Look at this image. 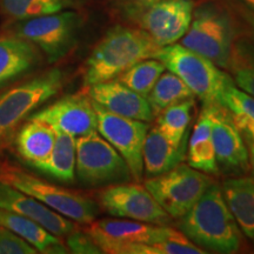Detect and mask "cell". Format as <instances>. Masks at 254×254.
<instances>
[{
    "mask_svg": "<svg viewBox=\"0 0 254 254\" xmlns=\"http://www.w3.org/2000/svg\"><path fill=\"white\" fill-rule=\"evenodd\" d=\"M234 84L254 97V40L234 41L228 68Z\"/></svg>",
    "mask_w": 254,
    "mask_h": 254,
    "instance_id": "obj_29",
    "label": "cell"
},
{
    "mask_svg": "<svg viewBox=\"0 0 254 254\" xmlns=\"http://www.w3.org/2000/svg\"><path fill=\"white\" fill-rule=\"evenodd\" d=\"M187 99H194L189 86L172 72H164L147 95L153 116L157 117L165 109Z\"/></svg>",
    "mask_w": 254,
    "mask_h": 254,
    "instance_id": "obj_26",
    "label": "cell"
},
{
    "mask_svg": "<svg viewBox=\"0 0 254 254\" xmlns=\"http://www.w3.org/2000/svg\"><path fill=\"white\" fill-rule=\"evenodd\" d=\"M75 150L77 177L85 185H116L132 179L126 161L99 132L78 136Z\"/></svg>",
    "mask_w": 254,
    "mask_h": 254,
    "instance_id": "obj_8",
    "label": "cell"
},
{
    "mask_svg": "<svg viewBox=\"0 0 254 254\" xmlns=\"http://www.w3.org/2000/svg\"><path fill=\"white\" fill-rule=\"evenodd\" d=\"M154 58L182 79L204 106L220 105L222 92L233 80L213 62L182 44L161 47Z\"/></svg>",
    "mask_w": 254,
    "mask_h": 254,
    "instance_id": "obj_3",
    "label": "cell"
},
{
    "mask_svg": "<svg viewBox=\"0 0 254 254\" xmlns=\"http://www.w3.org/2000/svg\"><path fill=\"white\" fill-rule=\"evenodd\" d=\"M160 49L140 28L116 25L98 41L85 62V86L118 78L134 64L154 58Z\"/></svg>",
    "mask_w": 254,
    "mask_h": 254,
    "instance_id": "obj_2",
    "label": "cell"
},
{
    "mask_svg": "<svg viewBox=\"0 0 254 254\" xmlns=\"http://www.w3.org/2000/svg\"><path fill=\"white\" fill-rule=\"evenodd\" d=\"M93 105L97 113V131L124 158L131 171L132 179L135 183H141L144 180L142 148L150 129L148 123L117 116L94 101Z\"/></svg>",
    "mask_w": 254,
    "mask_h": 254,
    "instance_id": "obj_11",
    "label": "cell"
},
{
    "mask_svg": "<svg viewBox=\"0 0 254 254\" xmlns=\"http://www.w3.org/2000/svg\"><path fill=\"white\" fill-rule=\"evenodd\" d=\"M185 151V142L179 146L174 145L157 127H152L146 134L142 148L144 173L150 178L167 172L183 163Z\"/></svg>",
    "mask_w": 254,
    "mask_h": 254,
    "instance_id": "obj_19",
    "label": "cell"
},
{
    "mask_svg": "<svg viewBox=\"0 0 254 254\" xmlns=\"http://www.w3.org/2000/svg\"><path fill=\"white\" fill-rule=\"evenodd\" d=\"M187 160L190 167L206 174H218L219 166L213 142L212 120L207 107H204L190 138Z\"/></svg>",
    "mask_w": 254,
    "mask_h": 254,
    "instance_id": "obj_23",
    "label": "cell"
},
{
    "mask_svg": "<svg viewBox=\"0 0 254 254\" xmlns=\"http://www.w3.org/2000/svg\"><path fill=\"white\" fill-rule=\"evenodd\" d=\"M38 251L12 231L0 226V254H36Z\"/></svg>",
    "mask_w": 254,
    "mask_h": 254,
    "instance_id": "obj_31",
    "label": "cell"
},
{
    "mask_svg": "<svg viewBox=\"0 0 254 254\" xmlns=\"http://www.w3.org/2000/svg\"><path fill=\"white\" fill-rule=\"evenodd\" d=\"M114 1L117 2V5L120 6V8H122L124 13H125V12L145 7V6L152 5L154 4V2L161 1V0H114Z\"/></svg>",
    "mask_w": 254,
    "mask_h": 254,
    "instance_id": "obj_33",
    "label": "cell"
},
{
    "mask_svg": "<svg viewBox=\"0 0 254 254\" xmlns=\"http://www.w3.org/2000/svg\"><path fill=\"white\" fill-rule=\"evenodd\" d=\"M178 226L192 243L207 252L231 254L240 250V228L226 205L221 189L214 183L179 219Z\"/></svg>",
    "mask_w": 254,
    "mask_h": 254,
    "instance_id": "obj_1",
    "label": "cell"
},
{
    "mask_svg": "<svg viewBox=\"0 0 254 254\" xmlns=\"http://www.w3.org/2000/svg\"><path fill=\"white\" fill-rule=\"evenodd\" d=\"M207 107L212 120V142H213L218 165L230 171L250 168L249 150L243 135L238 131L227 111L220 105Z\"/></svg>",
    "mask_w": 254,
    "mask_h": 254,
    "instance_id": "obj_15",
    "label": "cell"
},
{
    "mask_svg": "<svg viewBox=\"0 0 254 254\" xmlns=\"http://www.w3.org/2000/svg\"><path fill=\"white\" fill-rule=\"evenodd\" d=\"M87 94L95 104L117 116L146 123L154 118L147 98L127 87L118 79L87 86Z\"/></svg>",
    "mask_w": 254,
    "mask_h": 254,
    "instance_id": "obj_16",
    "label": "cell"
},
{
    "mask_svg": "<svg viewBox=\"0 0 254 254\" xmlns=\"http://www.w3.org/2000/svg\"><path fill=\"white\" fill-rule=\"evenodd\" d=\"M0 207L36 221L59 238L67 237L78 228L71 219L64 217L39 200L4 182H0Z\"/></svg>",
    "mask_w": 254,
    "mask_h": 254,
    "instance_id": "obj_17",
    "label": "cell"
},
{
    "mask_svg": "<svg viewBox=\"0 0 254 254\" xmlns=\"http://www.w3.org/2000/svg\"><path fill=\"white\" fill-rule=\"evenodd\" d=\"M85 232L101 253L123 254L125 247L139 244H155L166 240L176 232L167 225H154L135 220L101 219L87 224Z\"/></svg>",
    "mask_w": 254,
    "mask_h": 254,
    "instance_id": "obj_12",
    "label": "cell"
},
{
    "mask_svg": "<svg viewBox=\"0 0 254 254\" xmlns=\"http://www.w3.org/2000/svg\"><path fill=\"white\" fill-rule=\"evenodd\" d=\"M236 41V30L230 15L215 5H204L193 11V17L182 45L227 69Z\"/></svg>",
    "mask_w": 254,
    "mask_h": 254,
    "instance_id": "obj_5",
    "label": "cell"
},
{
    "mask_svg": "<svg viewBox=\"0 0 254 254\" xmlns=\"http://www.w3.org/2000/svg\"><path fill=\"white\" fill-rule=\"evenodd\" d=\"M66 238H67V249L71 250L73 253H101L97 244L85 231H79L77 228Z\"/></svg>",
    "mask_w": 254,
    "mask_h": 254,
    "instance_id": "obj_32",
    "label": "cell"
},
{
    "mask_svg": "<svg viewBox=\"0 0 254 254\" xmlns=\"http://www.w3.org/2000/svg\"><path fill=\"white\" fill-rule=\"evenodd\" d=\"M0 182L33 196L47 207L78 224H90L99 211L98 205L88 196L75 190L52 185L17 168L5 167L1 170Z\"/></svg>",
    "mask_w": 254,
    "mask_h": 254,
    "instance_id": "obj_6",
    "label": "cell"
},
{
    "mask_svg": "<svg viewBox=\"0 0 254 254\" xmlns=\"http://www.w3.org/2000/svg\"><path fill=\"white\" fill-rule=\"evenodd\" d=\"M241 1H243L244 4L247 6L251 11L254 12V0H241Z\"/></svg>",
    "mask_w": 254,
    "mask_h": 254,
    "instance_id": "obj_36",
    "label": "cell"
},
{
    "mask_svg": "<svg viewBox=\"0 0 254 254\" xmlns=\"http://www.w3.org/2000/svg\"><path fill=\"white\" fill-rule=\"evenodd\" d=\"M246 145L249 146V161H250V167L252 170L254 174V141H249L246 142Z\"/></svg>",
    "mask_w": 254,
    "mask_h": 254,
    "instance_id": "obj_34",
    "label": "cell"
},
{
    "mask_svg": "<svg viewBox=\"0 0 254 254\" xmlns=\"http://www.w3.org/2000/svg\"><path fill=\"white\" fill-rule=\"evenodd\" d=\"M212 183L206 173L180 163L167 172L146 179L144 186L171 218L179 220Z\"/></svg>",
    "mask_w": 254,
    "mask_h": 254,
    "instance_id": "obj_7",
    "label": "cell"
},
{
    "mask_svg": "<svg viewBox=\"0 0 254 254\" xmlns=\"http://www.w3.org/2000/svg\"><path fill=\"white\" fill-rule=\"evenodd\" d=\"M81 21L77 12L65 9L57 13L18 20L12 28V33L31 41L45 53L49 63H56L75 45Z\"/></svg>",
    "mask_w": 254,
    "mask_h": 254,
    "instance_id": "obj_9",
    "label": "cell"
},
{
    "mask_svg": "<svg viewBox=\"0 0 254 254\" xmlns=\"http://www.w3.org/2000/svg\"><path fill=\"white\" fill-rule=\"evenodd\" d=\"M37 46L24 38L0 36V86L26 74L40 63Z\"/></svg>",
    "mask_w": 254,
    "mask_h": 254,
    "instance_id": "obj_18",
    "label": "cell"
},
{
    "mask_svg": "<svg viewBox=\"0 0 254 254\" xmlns=\"http://www.w3.org/2000/svg\"><path fill=\"white\" fill-rule=\"evenodd\" d=\"M56 136L57 131L52 126L43 120L31 118L19 131L15 138V147L20 157L32 166L49 157Z\"/></svg>",
    "mask_w": 254,
    "mask_h": 254,
    "instance_id": "obj_22",
    "label": "cell"
},
{
    "mask_svg": "<svg viewBox=\"0 0 254 254\" xmlns=\"http://www.w3.org/2000/svg\"><path fill=\"white\" fill-rule=\"evenodd\" d=\"M220 106L243 135L245 142L254 141V97L239 87L232 80L222 92Z\"/></svg>",
    "mask_w": 254,
    "mask_h": 254,
    "instance_id": "obj_25",
    "label": "cell"
},
{
    "mask_svg": "<svg viewBox=\"0 0 254 254\" xmlns=\"http://www.w3.org/2000/svg\"><path fill=\"white\" fill-rule=\"evenodd\" d=\"M31 118L43 120L56 131L75 136L97 131V113L88 94L75 93L60 98Z\"/></svg>",
    "mask_w": 254,
    "mask_h": 254,
    "instance_id": "obj_14",
    "label": "cell"
},
{
    "mask_svg": "<svg viewBox=\"0 0 254 254\" xmlns=\"http://www.w3.org/2000/svg\"><path fill=\"white\" fill-rule=\"evenodd\" d=\"M65 80V73L53 68L0 94V147L28 114L62 90Z\"/></svg>",
    "mask_w": 254,
    "mask_h": 254,
    "instance_id": "obj_4",
    "label": "cell"
},
{
    "mask_svg": "<svg viewBox=\"0 0 254 254\" xmlns=\"http://www.w3.org/2000/svg\"><path fill=\"white\" fill-rule=\"evenodd\" d=\"M77 6V0H0V11L12 20L52 14Z\"/></svg>",
    "mask_w": 254,
    "mask_h": 254,
    "instance_id": "obj_27",
    "label": "cell"
},
{
    "mask_svg": "<svg viewBox=\"0 0 254 254\" xmlns=\"http://www.w3.org/2000/svg\"><path fill=\"white\" fill-rule=\"evenodd\" d=\"M244 18H245L246 23L250 25V27L252 28V32L254 34V12L252 11H244Z\"/></svg>",
    "mask_w": 254,
    "mask_h": 254,
    "instance_id": "obj_35",
    "label": "cell"
},
{
    "mask_svg": "<svg viewBox=\"0 0 254 254\" xmlns=\"http://www.w3.org/2000/svg\"><path fill=\"white\" fill-rule=\"evenodd\" d=\"M99 206L106 213L154 225H168L172 218L140 183L116 184L100 190Z\"/></svg>",
    "mask_w": 254,
    "mask_h": 254,
    "instance_id": "obj_13",
    "label": "cell"
},
{
    "mask_svg": "<svg viewBox=\"0 0 254 254\" xmlns=\"http://www.w3.org/2000/svg\"><path fill=\"white\" fill-rule=\"evenodd\" d=\"M75 138L57 131L52 152L45 160L32 165L34 168L63 183H72L75 177Z\"/></svg>",
    "mask_w": 254,
    "mask_h": 254,
    "instance_id": "obj_24",
    "label": "cell"
},
{
    "mask_svg": "<svg viewBox=\"0 0 254 254\" xmlns=\"http://www.w3.org/2000/svg\"><path fill=\"white\" fill-rule=\"evenodd\" d=\"M221 192L240 231L254 239V177L227 179Z\"/></svg>",
    "mask_w": 254,
    "mask_h": 254,
    "instance_id": "obj_20",
    "label": "cell"
},
{
    "mask_svg": "<svg viewBox=\"0 0 254 254\" xmlns=\"http://www.w3.org/2000/svg\"><path fill=\"white\" fill-rule=\"evenodd\" d=\"M166 71L164 64L155 58L144 59L134 64L118 77V80L136 93L147 98L154 84Z\"/></svg>",
    "mask_w": 254,
    "mask_h": 254,
    "instance_id": "obj_30",
    "label": "cell"
},
{
    "mask_svg": "<svg viewBox=\"0 0 254 254\" xmlns=\"http://www.w3.org/2000/svg\"><path fill=\"white\" fill-rule=\"evenodd\" d=\"M194 100L187 99L165 109L157 116L155 127L174 145L185 142V134L190 122Z\"/></svg>",
    "mask_w": 254,
    "mask_h": 254,
    "instance_id": "obj_28",
    "label": "cell"
},
{
    "mask_svg": "<svg viewBox=\"0 0 254 254\" xmlns=\"http://www.w3.org/2000/svg\"><path fill=\"white\" fill-rule=\"evenodd\" d=\"M193 11V0H161L125 12V15L159 46L164 47L182 40L190 27Z\"/></svg>",
    "mask_w": 254,
    "mask_h": 254,
    "instance_id": "obj_10",
    "label": "cell"
},
{
    "mask_svg": "<svg viewBox=\"0 0 254 254\" xmlns=\"http://www.w3.org/2000/svg\"><path fill=\"white\" fill-rule=\"evenodd\" d=\"M0 226L12 231L40 253H67L59 237L24 215L0 207Z\"/></svg>",
    "mask_w": 254,
    "mask_h": 254,
    "instance_id": "obj_21",
    "label": "cell"
}]
</instances>
